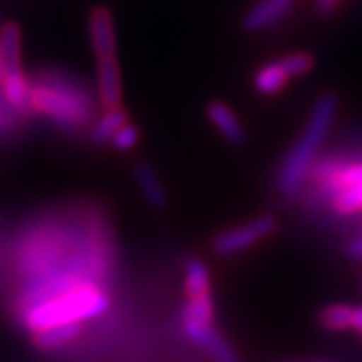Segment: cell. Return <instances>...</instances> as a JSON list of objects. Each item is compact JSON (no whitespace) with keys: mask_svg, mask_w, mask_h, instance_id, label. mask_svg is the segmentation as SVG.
Returning <instances> with one entry per match:
<instances>
[{"mask_svg":"<svg viewBox=\"0 0 362 362\" xmlns=\"http://www.w3.org/2000/svg\"><path fill=\"white\" fill-rule=\"evenodd\" d=\"M109 306H111L109 294L103 288L87 280L57 296L28 304L23 312V322L28 330L37 332L52 324L85 322L90 318H97L109 310Z\"/></svg>","mask_w":362,"mask_h":362,"instance_id":"1","label":"cell"},{"mask_svg":"<svg viewBox=\"0 0 362 362\" xmlns=\"http://www.w3.org/2000/svg\"><path fill=\"white\" fill-rule=\"evenodd\" d=\"M337 107L338 99L334 93H324L316 99L306 127L294 143V147L288 151V156L282 161V168L278 171V187L282 194H294L302 185V181L306 180L312 163L332 127Z\"/></svg>","mask_w":362,"mask_h":362,"instance_id":"2","label":"cell"},{"mask_svg":"<svg viewBox=\"0 0 362 362\" xmlns=\"http://www.w3.org/2000/svg\"><path fill=\"white\" fill-rule=\"evenodd\" d=\"M30 105L33 111L51 117L63 127H78L90 117L93 105L87 93L69 85L65 81L47 77L30 85Z\"/></svg>","mask_w":362,"mask_h":362,"instance_id":"3","label":"cell"},{"mask_svg":"<svg viewBox=\"0 0 362 362\" xmlns=\"http://www.w3.org/2000/svg\"><path fill=\"white\" fill-rule=\"evenodd\" d=\"M274 230H276V220L272 216H259V218L247 221L244 226H238V228L218 233L211 240V247L220 256L238 254V252H244L247 247L256 246L259 240L268 238Z\"/></svg>","mask_w":362,"mask_h":362,"instance_id":"4","label":"cell"},{"mask_svg":"<svg viewBox=\"0 0 362 362\" xmlns=\"http://www.w3.org/2000/svg\"><path fill=\"white\" fill-rule=\"evenodd\" d=\"M181 326H183V332L187 334V338L194 340L202 350H206L216 362H238L232 346L221 338V334L211 326V322L181 320Z\"/></svg>","mask_w":362,"mask_h":362,"instance_id":"5","label":"cell"},{"mask_svg":"<svg viewBox=\"0 0 362 362\" xmlns=\"http://www.w3.org/2000/svg\"><path fill=\"white\" fill-rule=\"evenodd\" d=\"M89 39L97 59L115 57V28H113V16L107 8L90 11Z\"/></svg>","mask_w":362,"mask_h":362,"instance_id":"6","label":"cell"},{"mask_svg":"<svg viewBox=\"0 0 362 362\" xmlns=\"http://www.w3.org/2000/svg\"><path fill=\"white\" fill-rule=\"evenodd\" d=\"M0 87H2V97L6 105L18 115H28L33 113V105H30V83L26 81L25 73L21 69L14 71H4L0 78Z\"/></svg>","mask_w":362,"mask_h":362,"instance_id":"7","label":"cell"},{"mask_svg":"<svg viewBox=\"0 0 362 362\" xmlns=\"http://www.w3.org/2000/svg\"><path fill=\"white\" fill-rule=\"evenodd\" d=\"M97 81H99V97L105 109L121 105V75L115 57L97 59Z\"/></svg>","mask_w":362,"mask_h":362,"instance_id":"8","label":"cell"},{"mask_svg":"<svg viewBox=\"0 0 362 362\" xmlns=\"http://www.w3.org/2000/svg\"><path fill=\"white\" fill-rule=\"evenodd\" d=\"M294 0H259L256 2L242 21L246 33H258L262 28L274 25L290 8Z\"/></svg>","mask_w":362,"mask_h":362,"instance_id":"9","label":"cell"},{"mask_svg":"<svg viewBox=\"0 0 362 362\" xmlns=\"http://www.w3.org/2000/svg\"><path fill=\"white\" fill-rule=\"evenodd\" d=\"M207 117H209V121L216 125V129L220 131L228 141L233 143V145L244 143V139H246L244 127H242L240 119L235 117L230 105L221 103V101L209 103L207 105Z\"/></svg>","mask_w":362,"mask_h":362,"instance_id":"10","label":"cell"},{"mask_svg":"<svg viewBox=\"0 0 362 362\" xmlns=\"http://www.w3.org/2000/svg\"><path fill=\"white\" fill-rule=\"evenodd\" d=\"M83 322H65V324H52L42 330L35 332V344L40 350H54L65 346L69 342H73L83 330Z\"/></svg>","mask_w":362,"mask_h":362,"instance_id":"11","label":"cell"},{"mask_svg":"<svg viewBox=\"0 0 362 362\" xmlns=\"http://www.w3.org/2000/svg\"><path fill=\"white\" fill-rule=\"evenodd\" d=\"M135 180L137 185L141 189V194L145 195V199L151 204L153 207H163L168 202V195H165V187L163 183L159 181V175L156 173V169L147 163H139L135 168Z\"/></svg>","mask_w":362,"mask_h":362,"instance_id":"12","label":"cell"},{"mask_svg":"<svg viewBox=\"0 0 362 362\" xmlns=\"http://www.w3.org/2000/svg\"><path fill=\"white\" fill-rule=\"evenodd\" d=\"M123 123H127V115H125V111L121 109V105H119V107L107 109L105 115L99 117V121L93 125V129H90V141L95 143V145H105V143H109L111 141V137H113V133H115Z\"/></svg>","mask_w":362,"mask_h":362,"instance_id":"13","label":"cell"},{"mask_svg":"<svg viewBox=\"0 0 362 362\" xmlns=\"http://www.w3.org/2000/svg\"><path fill=\"white\" fill-rule=\"evenodd\" d=\"M0 52L4 71L21 69V33L14 23H6L0 28Z\"/></svg>","mask_w":362,"mask_h":362,"instance_id":"14","label":"cell"},{"mask_svg":"<svg viewBox=\"0 0 362 362\" xmlns=\"http://www.w3.org/2000/svg\"><path fill=\"white\" fill-rule=\"evenodd\" d=\"M286 83H288V75L278 61L262 66L254 77V87L262 95H276L284 89Z\"/></svg>","mask_w":362,"mask_h":362,"instance_id":"15","label":"cell"},{"mask_svg":"<svg viewBox=\"0 0 362 362\" xmlns=\"http://www.w3.org/2000/svg\"><path fill=\"white\" fill-rule=\"evenodd\" d=\"M185 292L189 298L209 292V272L199 258H189L185 264Z\"/></svg>","mask_w":362,"mask_h":362,"instance_id":"16","label":"cell"},{"mask_svg":"<svg viewBox=\"0 0 362 362\" xmlns=\"http://www.w3.org/2000/svg\"><path fill=\"white\" fill-rule=\"evenodd\" d=\"M330 204H332V209L342 216H352V214L362 211V183L338 189L337 194L330 197Z\"/></svg>","mask_w":362,"mask_h":362,"instance_id":"17","label":"cell"},{"mask_svg":"<svg viewBox=\"0 0 362 362\" xmlns=\"http://www.w3.org/2000/svg\"><path fill=\"white\" fill-rule=\"evenodd\" d=\"M181 320H195V322H211L214 320V300L207 294L192 296L181 310Z\"/></svg>","mask_w":362,"mask_h":362,"instance_id":"18","label":"cell"},{"mask_svg":"<svg viewBox=\"0 0 362 362\" xmlns=\"http://www.w3.org/2000/svg\"><path fill=\"white\" fill-rule=\"evenodd\" d=\"M352 310L349 304H330L320 312V322L330 330H346L352 324Z\"/></svg>","mask_w":362,"mask_h":362,"instance_id":"19","label":"cell"},{"mask_svg":"<svg viewBox=\"0 0 362 362\" xmlns=\"http://www.w3.org/2000/svg\"><path fill=\"white\" fill-rule=\"evenodd\" d=\"M278 63L282 65L288 78H294L302 77V75H306L308 71H312L314 59H312L308 52H292V54H288V57H282Z\"/></svg>","mask_w":362,"mask_h":362,"instance_id":"20","label":"cell"},{"mask_svg":"<svg viewBox=\"0 0 362 362\" xmlns=\"http://www.w3.org/2000/svg\"><path fill=\"white\" fill-rule=\"evenodd\" d=\"M139 141V131L135 125H129V123H123L119 129L113 133V137H111V147L117 149V151H129L133 149L135 145Z\"/></svg>","mask_w":362,"mask_h":362,"instance_id":"21","label":"cell"},{"mask_svg":"<svg viewBox=\"0 0 362 362\" xmlns=\"http://www.w3.org/2000/svg\"><path fill=\"white\" fill-rule=\"evenodd\" d=\"M338 4H340V0H316V13L320 16H330L337 11Z\"/></svg>","mask_w":362,"mask_h":362,"instance_id":"22","label":"cell"},{"mask_svg":"<svg viewBox=\"0 0 362 362\" xmlns=\"http://www.w3.org/2000/svg\"><path fill=\"white\" fill-rule=\"evenodd\" d=\"M346 254H349V258L362 259V235L354 238L352 242L346 244Z\"/></svg>","mask_w":362,"mask_h":362,"instance_id":"23","label":"cell"},{"mask_svg":"<svg viewBox=\"0 0 362 362\" xmlns=\"http://www.w3.org/2000/svg\"><path fill=\"white\" fill-rule=\"evenodd\" d=\"M350 328L358 330V332L362 334V306H358V308H354V310H352V324H350Z\"/></svg>","mask_w":362,"mask_h":362,"instance_id":"24","label":"cell"},{"mask_svg":"<svg viewBox=\"0 0 362 362\" xmlns=\"http://www.w3.org/2000/svg\"><path fill=\"white\" fill-rule=\"evenodd\" d=\"M2 125H4V109H2V105H0V129H2Z\"/></svg>","mask_w":362,"mask_h":362,"instance_id":"25","label":"cell"},{"mask_svg":"<svg viewBox=\"0 0 362 362\" xmlns=\"http://www.w3.org/2000/svg\"><path fill=\"white\" fill-rule=\"evenodd\" d=\"M2 73H4V63H2V52H0V78H2Z\"/></svg>","mask_w":362,"mask_h":362,"instance_id":"26","label":"cell"}]
</instances>
